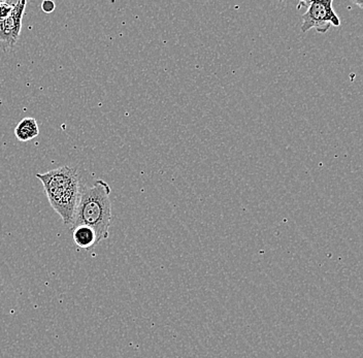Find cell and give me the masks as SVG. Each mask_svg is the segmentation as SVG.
<instances>
[{
    "instance_id": "3957f363",
    "label": "cell",
    "mask_w": 363,
    "mask_h": 358,
    "mask_svg": "<svg viewBox=\"0 0 363 358\" xmlns=\"http://www.w3.org/2000/svg\"><path fill=\"white\" fill-rule=\"evenodd\" d=\"M305 6L306 13L301 16V33H306L311 29L317 33H326L331 27H340L339 15L333 9V0H314V1H301L297 6Z\"/></svg>"
},
{
    "instance_id": "6da1fadb",
    "label": "cell",
    "mask_w": 363,
    "mask_h": 358,
    "mask_svg": "<svg viewBox=\"0 0 363 358\" xmlns=\"http://www.w3.org/2000/svg\"><path fill=\"white\" fill-rule=\"evenodd\" d=\"M111 194L110 185L102 180L95 181L89 187L82 188L70 230L79 225L89 226L96 233L99 243L106 240L112 222Z\"/></svg>"
},
{
    "instance_id": "277c9868",
    "label": "cell",
    "mask_w": 363,
    "mask_h": 358,
    "mask_svg": "<svg viewBox=\"0 0 363 358\" xmlns=\"http://www.w3.org/2000/svg\"><path fill=\"white\" fill-rule=\"evenodd\" d=\"M26 4L25 0H19L16 2L11 15L6 19L0 20V49L2 51H9L17 44Z\"/></svg>"
},
{
    "instance_id": "7a4b0ae2",
    "label": "cell",
    "mask_w": 363,
    "mask_h": 358,
    "mask_svg": "<svg viewBox=\"0 0 363 358\" xmlns=\"http://www.w3.org/2000/svg\"><path fill=\"white\" fill-rule=\"evenodd\" d=\"M45 188L52 208L60 215L65 225H72L81 196V182L76 169L61 167L45 174H36Z\"/></svg>"
},
{
    "instance_id": "ba28073f",
    "label": "cell",
    "mask_w": 363,
    "mask_h": 358,
    "mask_svg": "<svg viewBox=\"0 0 363 358\" xmlns=\"http://www.w3.org/2000/svg\"><path fill=\"white\" fill-rule=\"evenodd\" d=\"M55 8V2L51 1V0H45L42 4V10L47 13H53Z\"/></svg>"
},
{
    "instance_id": "5b68a950",
    "label": "cell",
    "mask_w": 363,
    "mask_h": 358,
    "mask_svg": "<svg viewBox=\"0 0 363 358\" xmlns=\"http://www.w3.org/2000/svg\"><path fill=\"white\" fill-rule=\"evenodd\" d=\"M74 243L79 248L90 249L99 244L96 233L89 226L79 225L72 230Z\"/></svg>"
},
{
    "instance_id": "52a82bcc",
    "label": "cell",
    "mask_w": 363,
    "mask_h": 358,
    "mask_svg": "<svg viewBox=\"0 0 363 358\" xmlns=\"http://www.w3.org/2000/svg\"><path fill=\"white\" fill-rule=\"evenodd\" d=\"M16 2L0 1V20L6 19V18L11 15Z\"/></svg>"
},
{
    "instance_id": "8992f818",
    "label": "cell",
    "mask_w": 363,
    "mask_h": 358,
    "mask_svg": "<svg viewBox=\"0 0 363 358\" xmlns=\"http://www.w3.org/2000/svg\"><path fill=\"white\" fill-rule=\"evenodd\" d=\"M40 135L38 122L33 118H24L15 128V135L20 142H29Z\"/></svg>"
}]
</instances>
